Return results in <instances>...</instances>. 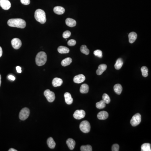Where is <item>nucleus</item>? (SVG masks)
<instances>
[{"mask_svg": "<svg viewBox=\"0 0 151 151\" xmlns=\"http://www.w3.org/2000/svg\"><path fill=\"white\" fill-rule=\"evenodd\" d=\"M53 11L57 14L61 15L64 13L65 10L64 8L61 6H56L53 9Z\"/></svg>", "mask_w": 151, "mask_h": 151, "instance_id": "6ab92c4d", "label": "nucleus"}, {"mask_svg": "<svg viewBox=\"0 0 151 151\" xmlns=\"http://www.w3.org/2000/svg\"><path fill=\"white\" fill-rule=\"evenodd\" d=\"M76 41L74 39H70L68 42V45L70 46H73L76 45Z\"/></svg>", "mask_w": 151, "mask_h": 151, "instance_id": "72a5a7b5", "label": "nucleus"}, {"mask_svg": "<svg viewBox=\"0 0 151 151\" xmlns=\"http://www.w3.org/2000/svg\"><path fill=\"white\" fill-rule=\"evenodd\" d=\"M8 151H17V150H16L15 149H13V148H11V149H9Z\"/></svg>", "mask_w": 151, "mask_h": 151, "instance_id": "ea45409f", "label": "nucleus"}, {"mask_svg": "<svg viewBox=\"0 0 151 151\" xmlns=\"http://www.w3.org/2000/svg\"><path fill=\"white\" fill-rule=\"evenodd\" d=\"M137 37V35L136 32H131L128 35L129 42L130 43H133L135 41Z\"/></svg>", "mask_w": 151, "mask_h": 151, "instance_id": "a211bd4d", "label": "nucleus"}, {"mask_svg": "<svg viewBox=\"0 0 151 151\" xmlns=\"http://www.w3.org/2000/svg\"><path fill=\"white\" fill-rule=\"evenodd\" d=\"M12 46L14 49L17 50L21 47L22 45V43L19 39L15 38L12 40Z\"/></svg>", "mask_w": 151, "mask_h": 151, "instance_id": "1a4fd4ad", "label": "nucleus"}, {"mask_svg": "<svg viewBox=\"0 0 151 151\" xmlns=\"http://www.w3.org/2000/svg\"><path fill=\"white\" fill-rule=\"evenodd\" d=\"M107 68V66L105 64H102L98 66V68L96 71V73L98 75H101L103 74Z\"/></svg>", "mask_w": 151, "mask_h": 151, "instance_id": "4468645a", "label": "nucleus"}, {"mask_svg": "<svg viewBox=\"0 0 151 151\" xmlns=\"http://www.w3.org/2000/svg\"><path fill=\"white\" fill-rule=\"evenodd\" d=\"M47 144L49 147L52 149H54L56 145L55 141L52 137L49 138L47 139Z\"/></svg>", "mask_w": 151, "mask_h": 151, "instance_id": "412c9836", "label": "nucleus"}, {"mask_svg": "<svg viewBox=\"0 0 151 151\" xmlns=\"http://www.w3.org/2000/svg\"><path fill=\"white\" fill-rule=\"evenodd\" d=\"M142 120V117L140 114L136 113L133 116L130 120V123L133 126H136L139 124Z\"/></svg>", "mask_w": 151, "mask_h": 151, "instance_id": "39448f33", "label": "nucleus"}, {"mask_svg": "<svg viewBox=\"0 0 151 151\" xmlns=\"http://www.w3.org/2000/svg\"><path fill=\"white\" fill-rule=\"evenodd\" d=\"M85 115V112L84 110H76L74 113L73 116L76 119L80 120L84 118Z\"/></svg>", "mask_w": 151, "mask_h": 151, "instance_id": "6e6552de", "label": "nucleus"}, {"mask_svg": "<svg viewBox=\"0 0 151 151\" xmlns=\"http://www.w3.org/2000/svg\"><path fill=\"white\" fill-rule=\"evenodd\" d=\"M58 52L61 54H66L69 52V48L63 46H60L58 48Z\"/></svg>", "mask_w": 151, "mask_h": 151, "instance_id": "aec40b11", "label": "nucleus"}, {"mask_svg": "<svg viewBox=\"0 0 151 151\" xmlns=\"http://www.w3.org/2000/svg\"><path fill=\"white\" fill-rule=\"evenodd\" d=\"M80 51L83 54L88 55L89 53V51L87 47V46L85 45H83L80 47Z\"/></svg>", "mask_w": 151, "mask_h": 151, "instance_id": "cd10ccee", "label": "nucleus"}, {"mask_svg": "<svg viewBox=\"0 0 151 151\" xmlns=\"http://www.w3.org/2000/svg\"><path fill=\"white\" fill-rule=\"evenodd\" d=\"M85 77L83 74H79L74 77V82L75 83L80 84L84 82L85 80Z\"/></svg>", "mask_w": 151, "mask_h": 151, "instance_id": "9b49d317", "label": "nucleus"}, {"mask_svg": "<svg viewBox=\"0 0 151 151\" xmlns=\"http://www.w3.org/2000/svg\"><path fill=\"white\" fill-rule=\"evenodd\" d=\"M35 18L37 22L43 24L46 22V18L45 12L41 9H37L35 13Z\"/></svg>", "mask_w": 151, "mask_h": 151, "instance_id": "f03ea898", "label": "nucleus"}, {"mask_svg": "<svg viewBox=\"0 0 151 151\" xmlns=\"http://www.w3.org/2000/svg\"><path fill=\"white\" fill-rule=\"evenodd\" d=\"M30 114V110L27 107H24L20 111L19 114V118L20 119L22 120H26Z\"/></svg>", "mask_w": 151, "mask_h": 151, "instance_id": "423d86ee", "label": "nucleus"}, {"mask_svg": "<svg viewBox=\"0 0 151 151\" xmlns=\"http://www.w3.org/2000/svg\"><path fill=\"white\" fill-rule=\"evenodd\" d=\"M0 6L3 9L7 10L11 7V4L8 0H0Z\"/></svg>", "mask_w": 151, "mask_h": 151, "instance_id": "9d476101", "label": "nucleus"}, {"mask_svg": "<svg viewBox=\"0 0 151 151\" xmlns=\"http://www.w3.org/2000/svg\"><path fill=\"white\" fill-rule=\"evenodd\" d=\"M44 95L46 97L47 100L50 102L52 103L55 99V97L54 93L51 91L49 89H47L44 92Z\"/></svg>", "mask_w": 151, "mask_h": 151, "instance_id": "0eeeda50", "label": "nucleus"}, {"mask_svg": "<svg viewBox=\"0 0 151 151\" xmlns=\"http://www.w3.org/2000/svg\"><path fill=\"white\" fill-rule=\"evenodd\" d=\"M66 142L70 149L71 150L74 149L76 145V142L74 139H73L72 138H68Z\"/></svg>", "mask_w": 151, "mask_h": 151, "instance_id": "f3484780", "label": "nucleus"}, {"mask_svg": "<svg viewBox=\"0 0 151 151\" xmlns=\"http://www.w3.org/2000/svg\"><path fill=\"white\" fill-rule=\"evenodd\" d=\"M7 24L10 27L22 29L24 28L26 26L25 21L21 18H12L8 20Z\"/></svg>", "mask_w": 151, "mask_h": 151, "instance_id": "f257e3e1", "label": "nucleus"}, {"mask_svg": "<svg viewBox=\"0 0 151 151\" xmlns=\"http://www.w3.org/2000/svg\"><path fill=\"white\" fill-rule=\"evenodd\" d=\"M80 149L82 151H92V147L90 145L82 146Z\"/></svg>", "mask_w": 151, "mask_h": 151, "instance_id": "7c9ffc66", "label": "nucleus"}, {"mask_svg": "<svg viewBox=\"0 0 151 151\" xmlns=\"http://www.w3.org/2000/svg\"><path fill=\"white\" fill-rule=\"evenodd\" d=\"M71 35V32L69 31H66L63 34V37L64 38L67 39L70 37Z\"/></svg>", "mask_w": 151, "mask_h": 151, "instance_id": "473e14b6", "label": "nucleus"}, {"mask_svg": "<svg viewBox=\"0 0 151 151\" xmlns=\"http://www.w3.org/2000/svg\"><path fill=\"white\" fill-rule=\"evenodd\" d=\"M119 150V146L118 144H113L112 146V151H118Z\"/></svg>", "mask_w": 151, "mask_h": 151, "instance_id": "f704fd0d", "label": "nucleus"}, {"mask_svg": "<svg viewBox=\"0 0 151 151\" xmlns=\"http://www.w3.org/2000/svg\"><path fill=\"white\" fill-rule=\"evenodd\" d=\"M81 131L84 133H89L90 132L91 126L90 124L87 120H84L81 123L79 126Z\"/></svg>", "mask_w": 151, "mask_h": 151, "instance_id": "20e7f679", "label": "nucleus"}, {"mask_svg": "<svg viewBox=\"0 0 151 151\" xmlns=\"http://www.w3.org/2000/svg\"><path fill=\"white\" fill-rule=\"evenodd\" d=\"M108 113L105 111H101L98 113L97 118L99 120H105L108 117Z\"/></svg>", "mask_w": 151, "mask_h": 151, "instance_id": "ddd939ff", "label": "nucleus"}, {"mask_svg": "<svg viewBox=\"0 0 151 151\" xmlns=\"http://www.w3.org/2000/svg\"><path fill=\"white\" fill-rule=\"evenodd\" d=\"M16 71H17V72L18 73H22V68H21V67H20V66H16Z\"/></svg>", "mask_w": 151, "mask_h": 151, "instance_id": "e433bc0d", "label": "nucleus"}, {"mask_svg": "<svg viewBox=\"0 0 151 151\" xmlns=\"http://www.w3.org/2000/svg\"><path fill=\"white\" fill-rule=\"evenodd\" d=\"M1 74H0V86H1Z\"/></svg>", "mask_w": 151, "mask_h": 151, "instance_id": "a19ab883", "label": "nucleus"}, {"mask_svg": "<svg viewBox=\"0 0 151 151\" xmlns=\"http://www.w3.org/2000/svg\"><path fill=\"white\" fill-rule=\"evenodd\" d=\"M47 60V56L45 52H40L36 55L35 61L38 66H43L45 64Z\"/></svg>", "mask_w": 151, "mask_h": 151, "instance_id": "7ed1b4c3", "label": "nucleus"}, {"mask_svg": "<svg viewBox=\"0 0 151 151\" xmlns=\"http://www.w3.org/2000/svg\"><path fill=\"white\" fill-rule=\"evenodd\" d=\"M3 51L2 49L1 48V47H0V57H1L2 55Z\"/></svg>", "mask_w": 151, "mask_h": 151, "instance_id": "58836bf2", "label": "nucleus"}, {"mask_svg": "<svg viewBox=\"0 0 151 151\" xmlns=\"http://www.w3.org/2000/svg\"><path fill=\"white\" fill-rule=\"evenodd\" d=\"M66 24L68 27H73L76 25V21L73 18H66Z\"/></svg>", "mask_w": 151, "mask_h": 151, "instance_id": "dca6fc26", "label": "nucleus"}, {"mask_svg": "<svg viewBox=\"0 0 151 151\" xmlns=\"http://www.w3.org/2000/svg\"><path fill=\"white\" fill-rule=\"evenodd\" d=\"M94 54L99 58L103 57V52L101 50H97L94 52Z\"/></svg>", "mask_w": 151, "mask_h": 151, "instance_id": "2f4dec72", "label": "nucleus"}, {"mask_svg": "<svg viewBox=\"0 0 151 151\" xmlns=\"http://www.w3.org/2000/svg\"><path fill=\"white\" fill-rule=\"evenodd\" d=\"M72 60L71 58H67L64 59L61 61V65L63 66H68L72 63Z\"/></svg>", "mask_w": 151, "mask_h": 151, "instance_id": "a878e982", "label": "nucleus"}, {"mask_svg": "<svg viewBox=\"0 0 151 151\" xmlns=\"http://www.w3.org/2000/svg\"><path fill=\"white\" fill-rule=\"evenodd\" d=\"M63 81L62 79L59 78H55L52 81V84L53 87H60L62 84Z\"/></svg>", "mask_w": 151, "mask_h": 151, "instance_id": "2eb2a0df", "label": "nucleus"}, {"mask_svg": "<svg viewBox=\"0 0 151 151\" xmlns=\"http://www.w3.org/2000/svg\"><path fill=\"white\" fill-rule=\"evenodd\" d=\"M89 86L86 84H82L80 89V92L82 94L87 93L89 92Z\"/></svg>", "mask_w": 151, "mask_h": 151, "instance_id": "5701e85b", "label": "nucleus"}, {"mask_svg": "<svg viewBox=\"0 0 151 151\" xmlns=\"http://www.w3.org/2000/svg\"><path fill=\"white\" fill-rule=\"evenodd\" d=\"M123 64L124 63L122 59L120 58H119L116 61V63L115 64V68L117 70H119L121 68V67H122Z\"/></svg>", "mask_w": 151, "mask_h": 151, "instance_id": "4be33fe9", "label": "nucleus"}, {"mask_svg": "<svg viewBox=\"0 0 151 151\" xmlns=\"http://www.w3.org/2000/svg\"><path fill=\"white\" fill-rule=\"evenodd\" d=\"M96 107L97 108L101 109L104 108L106 106V103H105L104 101L102 100L99 101V102H97L96 104Z\"/></svg>", "mask_w": 151, "mask_h": 151, "instance_id": "bb28decb", "label": "nucleus"}, {"mask_svg": "<svg viewBox=\"0 0 151 151\" xmlns=\"http://www.w3.org/2000/svg\"><path fill=\"white\" fill-rule=\"evenodd\" d=\"M142 151H151V144L149 143H144L141 147Z\"/></svg>", "mask_w": 151, "mask_h": 151, "instance_id": "393cba45", "label": "nucleus"}, {"mask_svg": "<svg viewBox=\"0 0 151 151\" xmlns=\"http://www.w3.org/2000/svg\"><path fill=\"white\" fill-rule=\"evenodd\" d=\"M20 1H21V2L23 4L25 5H28L30 4V0H20Z\"/></svg>", "mask_w": 151, "mask_h": 151, "instance_id": "c9c22d12", "label": "nucleus"}, {"mask_svg": "<svg viewBox=\"0 0 151 151\" xmlns=\"http://www.w3.org/2000/svg\"><path fill=\"white\" fill-rule=\"evenodd\" d=\"M141 72L142 76L144 77H147L148 76V69L146 66H143L141 68Z\"/></svg>", "mask_w": 151, "mask_h": 151, "instance_id": "c85d7f7f", "label": "nucleus"}, {"mask_svg": "<svg viewBox=\"0 0 151 151\" xmlns=\"http://www.w3.org/2000/svg\"><path fill=\"white\" fill-rule=\"evenodd\" d=\"M65 99L66 103L68 105H71L73 103V99L72 95L69 92H66L64 94Z\"/></svg>", "mask_w": 151, "mask_h": 151, "instance_id": "f8f14e48", "label": "nucleus"}, {"mask_svg": "<svg viewBox=\"0 0 151 151\" xmlns=\"http://www.w3.org/2000/svg\"><path fill=\"white\" fill-rule=\"evenodd\" d=\"M114 90L115 92L117 94L120 95L122 91V87L120 84H115L114 86Z\"/></svg>", "mask_w": 151, "mask_h": 151, "instance_id": "b1692460", "label": "nucleus"}, {"mask_svg": "<svg viewBox=\"0 0 151 151\" xmlns=\"http://www.w3.org/2000/svg\"><path fill=\"white\" fill-rule=\"evenodd\" d=\"M103 100L105 102L106 104H109L110 102V99L108 95L105 93L103 95Z\"/></svg>", "mask_w": 151, "mask_h": 151, "instance_id": "c756f323", "label": "nucleus"}, {"mask_svg": "<svg viewBox=\"0 0 151 151\" xmlns=\"http://www.w3.org/2000/svg\"><path fill=\"white\" fill-rule=\"evenodd\" d=\"M8 78L9 79L11 80H12V81H14L15 80V77L14 76H13V75H9Z\"/></svg>", "mask_w": 151, "mask_h": 151, "instance_id": "4c0bfd02", "label": "nucleus"}]
</instances>
